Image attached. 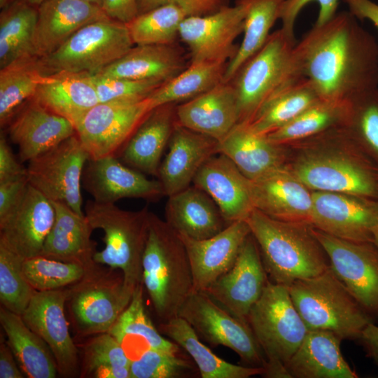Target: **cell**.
Masks as SVG:
<instances>
[{
    "label": "cell",
    "mask_w": 378,
    "mask_h": 378,
    "mask_svg": "<svg viewBox=\"0 0 378 378\" xmlns=\"http://www.w3.org/2000/svg\"><path fill=\"white\" fill-rule=\"evenodd\" d=\"M304 77L321 99L349 101L378 88V43L349 11L316 25L295 45Z\"/></svg>",
    "instance_id": "6da1fadb"
},
{
    "label": "cell",
    "mask_w": 378,
    "mask_h": 378,
    "mask_svg": "<svg viewBox=\"0 0 378 378\" xmlns=\"http://www.w3.org/2000/svg\"><path fill=\"white\" fill-rule=\"evenodd\" d=\"M287 146L286 166L312 191L378 200V165L343 127Z\"/></svg>",
    "instance_id": "7a4b0ae2"
},
{
    "label": "cell",
    "mask_w": 378,
    "mask_h": 378,
    "mask_svg": "<svg viewBox=\"0 0 378 378\" xmlns=\"http://www.w3.org/2000/svg\"><path fill=\"white\" fill-rule=\"evenodd\" d=\"M270 281L288 287L330 267L312 225L272 218L254 209L246 219Z\"/></svg>",
    "instance_id": "3957f363"
},
{
    "label": "cell",
    "mask_w": 378,
    "mask_h": 378,
    "mask_svg": "<svg viewBox=\"0 0 378 378\" xmlns=\"http://www.w3.org/2000/svg\"><path fill=\"white\" fill-rule=\"evenodd\" d=\"M142 270L144 290L160 323L178 316L194 291L189 258L178 233L151 211Z\"/></svg>",
    "instance_id": "277c9868"
},
{
    "label": "cell",
    "mask_w": 378,
    "mask_h": 378,
    "mask_svg": "<svg viewBox=\"0 0 378 378\" xmlns=\"http://www.w3.org/2000/svg\"><path fill=\"white\" fill-rule=\"evenodd\" d=\"M295 39L281 28L238 70L230 83L238 101L239 121L249 122L272 99L304 77Z\"/></svg>",
    "instance_id": "5b68a950"
},
{
    "label": "cell",
    "mask_w": 378,
    "mask_h": 378,
    "mask_svg": "<svg viewBox=\"0 0 378 378\" xmlns=\"http://www.w3.org/2000/svg\"><path fill=\"white\" fill-rule=\"evenodd\" d=\"M292 301L310 330H327L342 340H358L374 319L358 302L330 266L322 273L294 281Z\"/></svg>",
    "instance_id": "8992f818"
},
{
    "label": "cell",
    "mask_w": 378,
    "mask_h": 378,
    "mask_svg": "<svg viewBox=\"0 0 378 378\" xmlns=\"http://www.w3.org/2000/svg\"><path fill=\"white\" fill-rule=\"evenodd\" d=\"M247 322L266 358L265 377H290L286 364L309 331L287 286L268 281Z\"/></svg>",
    "instance_id": "52a82bcc"
},
{
    "label": "cell",
    "mask_w": 378,
    "mask_h": 378,
    "mask_svg": "<svg viewBox=\"0 0 378 378\" xmlns=\"http://www.w3.org/2000/svg\"><path fill=\"white\" fill-rule=\"evenodd\" d=\"M150 213L147 206L127 211L115 204L94 200H88L85 206V217L93 230L101 229L104 233L105 248L95 253L94 262L120 270L125 284L133 290L142 284Z\"/></svg>",
    "instance_id": "ba28073f"
},
{
    "label": "cell",
    "mask_w": 378,
    "mask_h": 378,
    "mask_svg": "<svg viewBox=\"0 0 378 378\" xmlns=\"http://www.w3.org/2000/svg\"><path fill=\"white\" fill-rule=\"evenodd\" d=\"M134 45L127 24L106 18L80 28L55 51L38 58L36 64L43 76L94 75Z\"/></svg>",
    "instance_id": "9c48e42d"
},
{
    "label": "cell",
    "mask_w": 378,
    "mask_h": 378,
    "mask_svg": "<svg viewBox=\"0 0 378 378\" xmlns=\"http://www.w3.org/2000/svg\"><path fill=\"white\" fill-rule=\"evenodd\" d=\"M97 264L67 290L66 301L76 328L82 336L108 332L131 301L134 290L123 276H115Z\"/></svg>",
    "instance_id": "30bf717a"
},
{
    "label": "cell",
    "mask_w": 378,
    "mask_h": 378,
    "mask_svg": "<svg viewBox=\"0 0 378 378\" xmlns=\"http://www.w3.org/2000/svg\"><path fill=\"white\" fill-rule=\"evenodd\" d=\"M178 316L186 320L211 346L234 351L250 367H265L266 358L248 323L237 318L204 291H193Z\"/></svg>",
    "instance_id": "8fae6325"
},
{
    "label": "cell",
    "mask_w": 378,
    "mask_h": 378,
    "mask_svg": "<svg viewBox=\"0 0 378 378\" xmlns=\"http://www.w3.org/2000/svg\"><path fill=\"white\" fill-rule=\"evenodd\" d=\"M90 156L74 134L28 162L29 183L51 202L65 204L81 216L82 176Z\"/></svg>",
    "instance_id": "7c38bea8"
},
{
    "label": "cell",
    "mask_w": 378,
    "mask_h": 378,
    "mask_svg": "<svg viewBox=\"0 0 378 378\" xmlns=\"http://www.w3.org/2000/svg\"><path fill=\"white\" fill-rule=\"evenodd\" d=\"M148 97L99 102L75 127L90 159L118 157L152 110Z\"/></svg>",
    "instance_id": "4fadbf2b"
},
{
    "label": "cell",
    "mask_w": 378,
    "mask_h": 378,
    "mask_svg": "<svg viewBox=\"0 0 378 378\" xmlns=\"http://www.w3.org/2000/svg\"><path fill=\"white\" fill-rule=\"evenodd\" d=\"M329 258L330 266L375 321L378 318V246L337 238L312 226Z\"/></svg>",
    "instance_id": "5bb4252c"
},
{
    "label": "cell",
    "mask_w": 378,
    "mask_h": 378,
    "mask_svg": "<svg viewBox=\"0 0 378 378\" xmlns=\"http://www.w3.org/2000/svg\"><path fill=\"white\" fill-rule=\"evenodd\" d=\"M248 6V0H239L209 14L187 16L178 36L189 49L190 63H227L237 52L234 41L243 33Z\"/></svg>",
    "instance_id": "9a60e30c"
},
{
    "label": "cell",
    "mask_w": 378,
    "mask_h": 378,
    "mask_svg": "<svg viewBox=\"0 0 378 378\" xmlns=\"http://www.w3.org/2000/svg\"><path fill=\"white\" fill-rule=\"evenodd\" d=\"M312 225L355 242H374L378 232V200L349 193L312 191Z\"/></svg>",
    "instance_id": "2e32d148"
},
{
    "label": "cell",
    "mask_w": 378,
    "mask_h": 378,
    "mask_svg": "<svg viewBox=\"0 0 378 378\" xmlns=\"http://www.w3.org/2000/svg\"><path fill=\"white\" fill-rule=\"evenodd\" d=\"M268 281L258 244L251 233L232 267L204 292L232 315L248 323L249 312Z\"/></svg>",
    "instance_id": "e0dca14e"
},
{
    "label": "cell",
    "mask_w": 378,
    "mask_h": 378,
    "mask_svg": "<svg viewBox=\"0 0 378 378\" xmlns=\"http://www.w3.org/2000/svg\"><path fill=\"white\" fill-rule=\"evenodd\" d=\"M55 220L52 202L29 184L19 204L0 218V244L23 259L41 256Z\"/></svg>",
    "instance_id": "ac0fdd59"
},
{
    "label": "cell",
    "mask_w": 378,
    "mask_h": 378,
    "mask_svg": "<svg viewBox=\"0 0 378 378\" xmlns=\"http://www.w3.org/2000/svg\"><path fill=\"white\" fill-rule=\"evenodd\" d=\"M82 187L94 202L102 204H115L123 198L155 202L165 196L158 179H149L115 156L89 159L83 170Z\"/></svg>",
    "instance_id": "d6986e66"
},
{
    "label": "cell",
    "mask_w": 378,
    "mask_h": 378,
    "mask_svg": "<svg viewBox=\"0 0 378 378\" xmlns=\"http://www.w3.org/2000/svg\"><path fill=\"white\" fill-rule=\"evenodd\" d=\"M67 290L37 291L22 314L26 325L48 344L63 376L75 375L77 348L69 334L64 314Z\"/></svg>",
    "instance_id": "ffe728a7"
},
{
    "label": "cell",
    "mask_w": 378,
    "mask_h": 378,
    "mask_svg": "<svg viewBox=\"0 0 378 378\" xmlns=\"http://www.w3.org/2000/svg\"><path fill=\"white\" fill-rule=\"evenodd\" d=\"M254 209L286 222L312 225V190L285 165L250 180Z\"/></svg>",
    "instance_id": "44dd1931"
},
{
    "label": "cell",
    "mask_w": 378,
    "mask_h": 378,
    "mask_svg": "<svg viewBox=\"0 0 378 378\" xmlns=\"http://www.w3.org/2000/svg\"><path fill=\"white\" fill-rule=\"evenodd\" d=\"M250 234L246 220L230 223L218 234L204 239L178 233L189 258L195 291H204L232 267Z\"/></svg>",
    "instance_id": "7402d4cb"
},
{
    "label": "cell",
    "mask_w": 378,
    "mask_h": 378,
    "mask_svg": "<svg viewBox=\"0 0 378 378\" xmlns=\"http://www.w3.org/2000/svg\"><path fill=\"white\" fill-rule=\"evenodd\" d=\"M6 126L10 140L18 146L22 163L76 134L75 127L69 120L33 99L20 107Z\"/></svg>",
    "instance_id": "603a6c76"
},
{
    "label": "cell",
    "mask_w": 378,
    "mask_h": 378,
    "mask_svg": "<svg viewBox=\"0 0 378 378\" xmlns=\"http://www.w3.org/2000/svg\"><path fill=\"white\" fill-rule=\"evenodd\" d=\"M192 183L211 197L227 224L246 220L254 209L250 180L223 154L210 157Z\"/></svg>",
    "instance_id": "cb8c5ba5"
},
{
    "label": "cell",
    "mask_w": 378,
    "mask_h": 378,
    "mask_svg": "<svg viewBox=\"0 0 378 378\" xmlns=\"http://www.w3.org/2000/svg\"><path fill=\"white\" fill-rule=\"evenodd\" d=\"M218 141L176 123L158 179L169 197L190 186L199 169L218 153Z\"/></svg>",
    "instance_id": "d4e9b609"
},
{
    "label": "cell",
    "mask_w": 378,
    "mask_h": 378,
    "mask_svg": "<svg viewBox=\"0 0 378 378\" xmlns=\"http://www.w3.org/2000/svg\"><path fill=\"white\" fill-rule=\"evenodd\" d=\"M106 18L100 6L83 0H46L38 6L35 57L50 54L80 28Z\"/></svg>",
    "instance_id": "484cf974"
},
{
    "label": "cell",
    "mask_w": 378,
    "mask_h": 378,
    "mask_svg": "<svg viewBox=\"0 0 378 378\" xmlns=\"http://www.w3.org/2000/svg\"><path fill=\"white\" fill-rule=\"evenodd\" d=\"M176 118L180 125L220 141L239 121L237 97L232 84L221 82L176 105Z\"/></svg>",
    "instance_id": "4316f807"
},
{
    "label": "cell",
    "mask_w": 378,
    "mask_h": 378,
    "mask_svg": "<svg viewBox=\"0 0 378 378\" xmlns=\"http://www.w3.org/2000/svg\"><path fill=\"white\" fill-rule=\"evenodd\" d=\"M217 148L249 180L285 166L289 157L288 146L270 141L244 122L237 123L218 141Z\"/></svg>",
    "instance_id": "83f0119b"
},
{
    "label": "cell",
    "mask_w": 378,
    "mask_h": 378,
    "mask_svg": "<svg viewBox=\"0 0 378 378\" xmlns=\"http://www.w3.org/2000/svg\"><path fill=\"white\" fill-rule=\"evenodd\" d=\"M176 106L167 104L152 109L118 158L125 164L157 177L163 153L176 123Z\"/></svg>",
    "instance_id": "f1b7e54d"
},
{
    "label": "cell",
    "mask_w": 378,
    "mask_h": 378,
    "mask_svg": "<svg viewBox=\"0 0 378 378\" xmlns=\"http://www.w3.org/2000/svg\"><path fill=\"white\" fill-rule=\"evenodd\" d=\"M342 339L327 330H310L286 364L294 378H357L340 349Z\"/></svg>",
    "instance_id": "f546056e"
},
{
    "label": "cell",
    "mask_w": 378,
    "mask_h": 378,
    "mask_svg": "<svg viewBox=\"0 0 378 378\" xmlns=\"http://www.w3.org/2000/svg\"><path fill=\"white\" fill-rule=\"evenodd\" d=\"M55 220L41 256L80 265L90 270L97 264L95 243L91 239L94 230L85 216H81L64 203L52 202Z\"/></svg>",
    "instance_id": "4dcf8cb0"
},
{
    "label": "cell",
    "mask_w": 378,
    "mask_h": 378,
    "mask_svg": "<svg viewBox=\"0 0 378 378\" xmlns=\"http://www.w3.org/2000/svg\"><path fill=\"white\" fill-rule=\"evenodd\" d=\"M167 197L165 220L177 233L204 239L229 225L211 197L194 185Z\"/></svg>",
    "instance_id": "1f68e13d"
},
{
    "label": "cell",
    "mask_w": 378,
    "mask_h": 378,
    "mask_svg": "<svg viewBox=\"0 0 378 378\" xmlns=\"http://www.w3.org/2000/svg\"><path fill=\"white\" fill-rule=\"evenodd\" d=\"M186 68L183 53L174 43L136 45L97 74L163 83Z\"/></svg>",
    "instance_id": "d6a6232c"
},
{
    "label": "cell",
    "mask_w": 378,
    "mask_h": 378,
    "mask_svg": "<svg viewBox=\"0 0 378 378\" xmlns=\"http://www.w3.org/2000/svg\"><path fill=\"white\" fill-rule=\"evenodd\" d=\"M32 99L67 119L74 127L99 102L88 74L46 76Z\"/></svg>",
    "instance_id": "836d02e7"
},
{
    "label": "cell",
    "mask_w": 378,
    "mask_h": 378,
    "mask_svg": "<svg viewBox=\"0 0 378 378\" xmlns=\"http://www.w3.org/2000/svg\"><path fill=\"white\" fill-rule=\"evenodd\" d=\"M158 330L190 355L202 378H248L262 376L265 372L263 367L235 365L218 357L200 341L192 326L180 316L160 323Z\"/></svg>",
    "instance_id": "e575fe53"
},
{
    "label": "cell",
    "mask_w": 378,
    "mask_h": 378,
    "mask_svg": "<svg viewBox=\"0 0 378 378\" xmlns=\"http://www.w3.org/2000/svg\"><path fill=\"white\" fill-rule=\"evenodd\" d=\"M0 323L7 344L24 373L29 378H55L57 363L48 344L24 323L20 315L1 307Z\"/></svg>",
    "instance_id": "d590c367"
},
{
    "label": "cell",
    "mask_w": 378,
    "mask_h": 378,
    "mask_svg": "<svg viewBox=\"0 0 378 378\" xmlns=\"http://www.w3.org/2000/svg\"><path fill=\"white\" fill-rule=\"evenodd\" d=\"M38 6L27 0H15L0 14V69L36 58L34 38Z\"/></svg>",
    "instance_id": "8d00e7d4"
},
{
    "label": "cell",
    "mask_w": 378,
    "mask_h": 378,
    "mask_svg": "<svg viewBox=\"0 0 378 378\" xmlns=\"http://www.w3.org/2000/svg\"><path fill=\"white\" fill-rule=\"evenodd\" d=\"M349 101L320 99L286 125L266 135L272 142L287 146L329 130L342 127L347 119Z\"/></svg>",
    "instance_id": "74e56055"
},
{
    "label": "cell",
    "mask_w": 378,
    "mask_h": 378,
    "mask_svg": "<svg viewBox=\"0 0 378 378\" xmlns=\"http://www.w3.org/2000/svg\"><path fill=\"white\" fill-rule=\"evenodd\" d=\"M227 64L220 62L190 63L148 97L152 108L186 102L223 82Z\"/></svg>",
    "instance_id": "f35d334b"
},
{
    "label": "cell",
    "mask_w": 378,
    "mask_h": 378,
    "mask_svg": "<svg viewBox=\"0 0 378 378\" xmlns=\"http://www.w3.org/2000/svg\"><path fill=\"white\" fill-rule=\"evenodd\" d=\"M286 0H248L244 36L234 57L227 62L223 82H230L240 67L265 44L279 19Z\"/></svg>",
    "instance_id": "ab89813d"
},
{
    "label": "cell",
    "mask_w": 378,
    "mask_h": 378,
    "mask_svg": "<svg viewBox=\"0 0 378 378\" xmlns=\"http://www.w3.org/2000/svg\"><path fill=\"white\" fill-rule=\"evenodd\" d=\"M320 99L310 81L303 77L269 102L246 124L255 133L266 136L286 125Z\"/></svg>",
    "instance_id": "60d3db41"
},
{
    "label": "cell",
    "mask_w": 378,
    "mask_h": 378,
    "mask_svg": "<svg viewBox=\"0 0 378 378\" xmlns=\"http://www.w3.org/2000/svg\"><path fill=\"white\" fill-rule=\"evenodd\" d=\"M143 284L138 285L127 308L111 330V334L123 346L132 340L142 342L146 349H154L171 353H180V346L164 338L150 320L145 309Z\"/></svg>",
    "instance_id": "b9f144b4"
},
{
    "label": "cell",
    "mask_w": 378,
    "mask_h": 378,
    "mask_svg": "<svg viewBox=\"0 0 378 378\" xmlns=\"http://www.w3.org/2000/svg\"><path fill=\"white\" fill-rule=\"evenodd\" d=\"M32 58L0 69V125H8L16 112L32 99L39 85L44 80Z\"/></svg>",
    "instance_id": "7bdbcfd3"
},
{
    "label": "cell",
    "mask_w": 378,
    "mask_h": 378,
    "mask_svg": "<svg viewBox=\"0 0 378 378\" xmlns=\"http://www.w3.org/2000/svg\"><path fill=\"white\" fill-rule=\"evenodd\" d=\"M187 16L181 7L165 4L138 15L127 25L134 45L172 44Z\"/></svg>",
    "instance_id": "ee69618b"
},
{
    "label": "cell",
    "mask_w": 378,
    "mask_h": 378,
    "mask_svg": "<svg viewBox=\"0 0 378 378\" xmlns=\"http://www.w3.org/2000/svg\"><path fill=\"white\" fill-rule=\"evenodd\" d=\"M131 359L109 332L97 335L84 349L83 372L94 378H132Z\"/></svg>",
    "instance_id": "f6af8a7d"
},
{
    "label": "cell",
    "mask_w": 378,
    "mask_h": 378,
    "mask_svg": "<svg viewBox=\"0 0 378 378\" xmlns=\"http://www.w3.org/2000/svg\"><path fill=\"white\" fill-rule=\"evenodd\" d=\"M342 126L363 151L378 165V88L350 100Z\"/></svg>",
    "instance_id": "bcb514c9"
},
{
    "label": "cell",
    "mask_w": 378,
    "mask_h": 378,
    "mask_svg": "<svg viewBox=\"0 0 378 378\" xmlns=\"http://www.w3.org/2000/svg\"><path fill=\"white\" fill-rule=\"evenodd\" d=\"M22 258L0 244V301L5 309L22 316L37 292L26 279Z\"/></svg>",
    "instance_id": "7dc6e473"
},
{
    "label": "cell",
    "mask_w": 378,
    "mask_h": 378,
    "mask_svg": "<svg viewBox=\"0 0 378 378\" xmlns=\"http://www.w3.org/2000/svg\"><path fill=\"white\" fill-rule=\"evenodd\" d=\"M88 270L71 262L43 256L24 259L22 271L29 284L36 291L61 289L80 281Z\"/></svg>",
    "instance_id": "c3c4849f"
},
{
    "label": "cell",
    "mask_w": 378,
    "mask_h": 378,
    "mask_svg": "<svg viewBox=\"0 0 378 378\" xmlns=\"http://www.w3.org/2000/svg\"><path fill=\"white\" fill-rule=\"evenodd\" d=\"M132 378H183L194 374L197 366L180 353L147 349L131 360Z\"/></svg>",
    "instance_id": "681fc988"
},
{
    "label": "cell",
    "mask_w": 378,
    "mask_h": 378,
    "mask_svg": "<svg viewBox=\"0 0 378 378\" xmlns=\"http://www.w3.org/2000/svg\"><path fill=\"white\" fill-rule=\"evenodd\" d=\"M99 102L148 97L162 83L90 75Z\"/></svg>",
    "instance_id": "f907efd6"
},
{
    "label": "cell",
    "mask_w": 378,
    "mask_h": 378,
    "mask_svg": "<svg viewBox=\"0 0 378 378\" xmlns=\"http://www.w3.org/2000/svg\"><path fill=\"white\" fill-rule=\"evenodd\" d=\"M312 1L319 4V11L314 24H322L330 20L337 13L339 0H286L283 4L279 19L281 29L287 34L294 36V25L301 10Z\"/></svg>",
    "instance_id": "816d5d0a"
},
{
    "label": "cell",
    "mask_w": 378,
    "mask_h": 378,
    "mask_svg": "<svg viewBox=\"0 0 378 378\" xmlns=\"http://www.w3.org/2000/svg\"><path fill=\"white\" fill-rule=\"evenodd\" d=\"M225 0H138V15L165 4L181 7L188 15H202L225 6Z\"/></svg>",
    "instance_id": "f5cc1de1"
},
{
    "label": "cell",
    "mask_w": 378,
    "mask_h": 378,
    "mask_svg": "<svg viewBox=\"0 0 378 378\" xmlns=\"http://www.w3.org/2000/svg\"><path fill=\"white\" fill-rule=\"evenodd\" d=\"M29 184L27 176L0 182V218L19 204Z\"/></svg>",
    "instance_id": "db71d44e"
},
{
    "label": "cell",
    "mask_w": 378,
    "mask_h": 378,
    "mask_svg": "<svg viewBox=\"0 0 378 378\" xmlns=\"http://www.w3.org/2000/svg\"><path fill=\"white\" fill-rule=\"evenodd\" d=\"M27 176V169L18 160L5 136H0V182Z\"/></svg>",
    "instance_id": "11a10c76"
},
{
    "label": "cell",
    "mask_w": 378,
    "mask_h": 378,
    "mask_svg": "<svg viewBox=\"0 0 378 378\" xmlns=\"http://www.w3.org/2000/svg\"><path fill=\"white\" fill-rule=\"evenodd\" d=\"M102 8L109 18L127 24L138 15V0H103Z\"/></svg>",
    "instance_id": "9f6ffc18"
},
{
    "label": "cell",
    "mask_w": 378,
    "mask_h": 378,
    "mask_svg": "<svg viewBox=\"0 0 378 378\" xmlns=\"http://www.w3.org/2000/svg\"><path fill=\"white\" fill-rule=\"evenodd\" d=\"M358 20H368L378 29V4L371 0H343Z\"/></svg>",
    "instance_id": "6f0895ef"
},
{
    "label": "cell",
    "mask_w": 378,
    "mask_h": 378,
    "mask_svg": "<svg viewBox=\"0 0 378 378\" xmlns=\"http://www.w3.org/2000/svg\"><path fill=\"white\" fill-rule=\"evenodd\" d=\"M15 356L7 343L0 345V378H23L14 358Z\"/></svg>",
    "instance_id": "680465c9"
},
{
    "label": "cell",
    "mask_w": 378,
    "mask_h": 378,
    "mask_svg": "<svg viewBox=\"0 0 378 378\" xmlns=\"http://www.w3.org/2000/svg\"><path fill=\"white\" fill-rule=\"evenodd\" d=\"M363 346L365 355L378 365V326L369 323L358 340Z\"/></svg>",
    "instance_id": "91938a15"
},
{
    "label": "cell",
    "mask_w": 378,
    "mask_h": 378,
    "mask_svg": "<svg viewBox=\"0 0 378 378\" xmlns=\"http://www.w3.org/2000/svg\"><path fill=\"white\" fill-rule=\"evenodd\" d=\"M15 0H0V8L4 9L13 4Z\"/></svg>",
    "instance_id": "94428289"
},
{
    "label": "cell",
    "mask_w": 378,
    "mask_h": 378,
    "mask_svg": "<svg viewBox=\"0 0 378 378\" xmlns=\"http://www.w3.org/2000/svg\"><path fill=\"white\" fill-rule=\"evenodd\" d=\"M83 1L99 6L101 8H102V1H103V0H83Z\"/></svg>",
    "instance_id": "6125c7cd"
},
{
    "label": "cell",
    "mask_w": 378,
    "mask_h": 378,
    "mask_svg": "<svg viewBox=\"0 0 378 378\" xmlns=\"http://www.w3.org/2000/svg\"><path fill=\"white\" fill-rule=\"evenodd\" d=\"M30 4L36 6H38L41 3L46 0H27Z\"/></svg>",
    "instance_id": "be15d7a7"
},
{
    "label": "cell",
    "mask_w": 378,
    "mask_h": 378,
    "mask_svg": "<svg viewBox=\"0 0 378 378\" xmlns=\"http://www.w3.org/2000/svg\"><path fill=\"white\" fill-rule=\"evenodd\" d=\"M374 243L378 246V232L376 234Z\"/></svg>",
    "instance_id": "e7e4bbea"
}]
</instances>
